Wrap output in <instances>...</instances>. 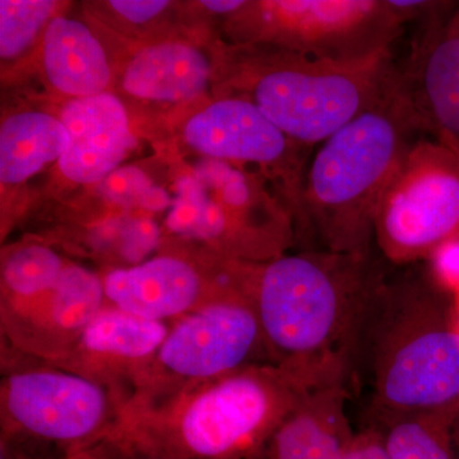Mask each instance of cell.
<instances>
[{
	"label": "cell",
	"mask_w": 459,
	"mask_h": 459,
	"mask_svg": "<svg viewBox=\"0 0 459 459\" xmlns=\"http://www.w3.org/2000/svg\"><path fill=\"white\" fill-rule=\"evenodd\" d=\"M418 128L398 74L385 98L323 142L304 183L305 228L323 249L369 255L380 202Z\"/></svg>",
	"instance_id": "obj_3"
},
{
	"label": "cell",
	"mask_w": 459,
	"mask_h": 459,
	"mask_svg": "<svg viewBox=\"0 0 459 459\" xmlns=\"http://www.w3.org/2000/svg\"><path fill=\"white\" fill-rule=\"evenodd\" d=\"M59 119L69 141L57 164L63 177L74 183L104 180L117 170L132 146L128 114L113 93L69 100Z\"/></svg>",
	"instance_id": "obj_14"
},
{
	"label": "cell",
	"mask_w": 459,
	"mask_h": 459,
	"mask_svg": "<svg viewBox=\"0 0 459 459\" xmlns=\"http://www.w3.org/2000/svg\"><path fill=\"white\" fill-rule=\"evenodd\" d=\"M453 435H455V446H457V451L459 453V418L457 419V421H455V429H453Z\"/></svg>",
	"instance_id": "obj_33"
},
{
	"label": "cell",
	"mask_w": 459,
	"mask_h": 459,
	"mask_svg": "<svg viewBox=\"0 0 459 459\" xmlns=\"http://www.w3.org/2000/svg\"><path fill=\"white\" fill-rule=\"evenodd\" d=\"M107 305L102 277L68 263L49 291L2 304L0 327L7 352L41 364L63 360Z\"/></svg>",
	"instance_id": "obj_12"
},
{
	"label": "cell",
	"mask_w": 459,
	"mask_h": 459,
	"mask_svg": "<svg viewBox=\"0 0 459 459\" xmlns=\"http://www.w3.org/2000/svg\"><path fill=\"white\" fill-rule=\"evenodd\" d=\"M91 449L99 459H178L123 430H117Z\"/></svg>",
	"instance_id": "obj_25"
},
{
	"label": "cell",
	"mask_w": 459,
	"mask_h": 459,
	"mask_svg": "<svg viewBox=\"0 0 459 459\" xmlns=\"http://www.w3.org/2000/svg\"><path fill=\"white\" fill-rule=\"evenodd\" d=\"M435 285L444 292H459V234L446 238L429 256Z\"/></svg>",
	"instance_id": "obj_26"
},
{
	"label": "cell",
	"mask_w": 459,
	"mask_h": 459,
	"mask_svg": "<svg viewBox=\"0 0 459 459\" xmlns=\"http://www.w3.org/2000/svg\"><path fill=\"white\" fill-rule=\"evenodd\" d=\"M184 140L207 159L237 166H258L280 178L290 204L305 226L303 166L296 143L277 128L253 102L225 98L193 115L184 128Z\"/></svg>",
	"instance_id": "obj_10"
},
{
	"label": "cell",
	"mask_w": 459,
	"mask_h": 459,
	"mask_svg": "<svg viewBox=\"0 0 459 459\" xmlns=\"http://www.w3.org/2000/svg\"><path fill=\"white\" fill-rule=\"evenodd\" d=\"M117 14L133 23H144L169 7L166 0H114L108 3Z\"/></svg>",
	"instance_id": "obj_28"
},
{
	"label": "cell",
	"mask_w": 459,
	"mask_h": 459,
	"mask_svg": "<svg viewBox=\"0 0 459 459\" xmlns=\"http://www.w3.org/2000/svg\"><path fill=\"white\" fill-rule=\"evenodd\" d=\"M392 45L359 56L282 49L241 66L238 98L301 146L323 143L385 98L397 80Z\"/></svg>",
	"instance_id": "obj_5"
},
{
	"label": "cell",
	"mask_w": 459,
	"mask_h": 459,
	"mask_svg": "<svg viewBox=\"0 0 459 459\" xmlns=\"http://www.w3.org/2000/svg\"><path fill=\"white\" fill-rule=\"evenodd\" d=\"M210 60L186 42H161L138 51L123 74L129 95L157 102L188 101L202 95L210 82Z\"/></svg>",
	"instance_id": "obj_18"
},
{
	"label": "cell",
	"mask_w": 459,
	"mask_h": 459,
	"mask_svg": "<svg viewBox=\"0 0 459 459\" xmlns=\"http://www.w3.org/2000/svg\"><path fill=\"white\" fill-rule=\"evenodd\" d=\"M347 367L343 358L250 365L128 413L120 430L178 459H259L287 416Z\"/></svg>",
	"instance_id": "obj_1"
},
{
	"label": "cell",
	"mask_w": 459,
	"mask_h": 459,
	"mask_svg": "<svg viewBox=\"0 0 459 459\" xmlns=\"http://www.w3.org/2000/svg\"><path fill=\"white\" fill-rule=\"evenodd\" d=\"M42 36V65L54 89L74 99L107 92L110 65L101 42L89 26L54 16Z\"/></svg>",
	"instance_id": "obj_17"
},
{
	"label": "cell",
	"mask_w": 459,
	"mask_h": 459,
	"mask_svg": "<svg viewBox=\"0 0 459 459\" xmlns=\"http://www.w3.org/2000/svg\"><path fill=\"white\" fill-rule=\"evenodd\" d=\"M68 132L59 117L42 111L8 117L0 128V180L17 186L42 168L59 161L68 147Z\"/></svg>",
	"instance_id": "obj_19"
},
{
	"label": "cell",
	"mask_w": 459,
	"mask_h": 459,
	"mask_svg": "<svg viewBox=\"0 0 459 459\" xmlns=\"http://www.w3.org/2000/svg\"><path fill=\"white\" fill-rule=\"evenodd\" d=\"M38 364L3 374L2 437L74 451L91 448L122 428L126 407L110 389L74 371Z\"/></svg>",
	"instance_id": "obj_7"
},
{
	"label": "cell",
	"mask_w": 459,
	"mask_h": 459,
	"mask_svg": "<svg viewBox=\"0 0 459 459\" xmlns=\"http://www.w3.org/2000/svg\"><path fill=\"white\" fill-rule=\"evenodd\" d=\"M0 455H2V459H16L11 449H9L7 446H4V444L2 443H0Z\"/></svg>",
	"instance_id": "obj_32"
},
{
	"label": "cell",
	"mask_w": 459,
	"mask_h": 459,
	"mask_svg": "<svg viewBox=\"0 0 459 459\" xmlns=\"http://www.w3.org/2000/svg\"><path fill=\"white\" fill-rule=\"evenodd\" d=\"M400 82L420 128L459 140V7L446 25L428 36Z\"/></svg>",
	"instance_id": "obj_15"
},
{
	"label": "cell",
	"mask_w": 459,
	"mask_h": 459,
	"mask_svg": "<svg viewBox=\"0 0 459 459\" xmlns=\"http://www.w3.org/2000/svg\"><path fill=\"white\" fill-rule=\"evenodd\" d=\"M452 313L455 327H457L459 331V292H457V294L452 295Z\"/></svg>",
	"instance_id": "obj_31"
},
{
	"label": "cell",
	"mask_w": 459,
	"mask_h": 459,
	"mask_svg": "<svg viewBox=\"0 0 459 459\" xmlns=\"http://www.w3.org/2000/svg\"><path fill=\"white\" fill-rule=\"evenodd\" d=\"M380 282L369 255L310 250L249 263L247 294L276 364L349 359Z\"/></svg>",
	"instance_id": "obj_2"
},
{
	"label": "cell",
	"mask_w": 459,
	"mask_h": 459,
	"mask_svg": "<svg viewBox=\"0 0 459 459\" xmlns=\"http://www.w3.org/2000/svg\"><path fill=\"white\" fill-rule=\"evenodd\" d=\"M246 3L243 0H204L201 4L213 13L232 16V14L238 13L246 5Z\"/></svg>",
	"instance_id": "obj_30"
},
{
	"label": "cell",
	"mask_w": 459,
	"mask_h": 459,
	"mask_svg": "<svg viewBox=\"0 0 459 459\" xmlns=\"http://www.w3.org/2000/svg\"><path fill=\"white\" fill-rule=\"evenodd\" d=\"M205 271L186 256L160 255L132 267L111 268L101 277L110 307L172 323L223 296L246 294L241 262L226 261L211 276Z\"/></svg>",
	"instance_id": "obj_11"
},
{
	"label": "cell",
	"mask_w": 459,
	"mask_h": 459,
	"mask_svg": "<svg viewBox=\"0 0 459 459\" xmlns=\"http://www.w3.org/2000/svg\"><path fill=\"white\" fill-rule=\"evenodd\" d=\"M346 377L314 389L272 435L259 459H343L353 433Z\"/></svg>",
	"instance_id": "obj_16"
},
{
	"label": "cell",
	"mask_w": 459,
	"mask_h": 459,
	"mask_svg": "<svg viewBox=\"0 0 459 459\" xmlns=\"http://www.w3.org/2000/svg\"><path fill=\"white\" fill-rule=\"evenodd\" d=\"M169 329L170 323L140 318L107 304L72 351L53 367L107 386L126 407L135 383L155 358Z\"/></svg>",
	"instance_id": "obj_13"
},
{
	"label": "cell",
	"mask_w": 459,
	"mask_h": 459,
	"mask_svg": "<svg viewBox=\"0 0 459 459\" xmlns=\"http://www.w3.org/2000/svg\"><path fill=\"white\" fill-rule=\"evenodd\" d=\"M343 459H392L386 452L382 433L376 427L353 435Z\"/></svg>",
	"instance_id": "obj_27"
},
{
	"label": "cell",
	"mask_w": 459,
	"mask_h": 459,
	"mask_svg": "<svg viewBox=\"0 0 459 459\" xmlns=\"http://www.w3.org/2000/svg\"><path fill=\"white\" fill-rule=\"evenodd\" d=\"M440 292L418 280L382 281L371 299L362 327L379 424L422 413L459 418V331Z\"/></svg>",
	"instance_id": "obj_4"
},
{
	"label": "cell",
	"mask_w": 459,
	"mask_h": 459,
	"mask_svg": "<svg viewBox=\"0 0 459 459\" xmlns=\"http://www.w3.org/2000/svg\"><path fill=\"white\" fill-rule=\"evenodd\" d=\"M101 190L111 204L123 208L159 212L171 205L169 193L155 186L137 166H124L108 174L102 180Z\"/></svg>",
	"instance_id": "obj_24"
},
{
	"label": "cell",
	"mask_w": 459,
	"mask_h": 459,
	"mask_svg": "<svg viewBox=\"0 0 459 459\" xmlns=\"http://www.w3.org/2000/svg\"><path fill=\"white\" fill-rule=\"evenodd\" d=\"M457 416L422 413L377 425L392 459H459L455 429Z\"/></svg>",
	"instance_id": "obj_20"
},
{
	"label": "cell",
	"mask_w": 459,
	"mask_h": 459,
	"mask_svg": "<svg viewBox=\"0 0 459 459\" xmlns=\"http://www.w3.org/2000/svg\"><path fill=\"white\" fill-rule=\"evenodd\" d=\"M281 49L346 56L392 45L409 21L400 0H273L232 14Z\"/></svg>",
	"instance_id": "obj_9"
},
{
	"label": "cell",
	"mask_w": 459,
	"mask_h": 459,
	"mask_svg": "<svg viewBox=\"0 0 459 459\" xmlns=\"http://www.w3.org/2000/svg\"><path fill=\"white\" fill-rule=\"evenodd\" d=\"M57 4L49 0L0 2V56L14 59L25 53L39 33L47 29Z\"/></svg>",
	"instance_id": "obj_23"
},
{
	"label": "cell",
	"mask_w": 459,
	"mask_h": 459,
	"mask_svg": "<svg viewBox=\"0 0 459 459\" xmlns=\"http://www.w3.org/2000/svg\"><path fill=\"white\" fill-rule=\"evenodd\" d=\"M459 234V140L439 133L411 143L380 202L374 240L397 264L429 258Z\"/></svg>",
	"instance_id": "obj_8"
},
{
	"label": "cell",
	"mask_w": 459,
	"mask_h": 459,
	"mask_svg": "<svg viewBox=\"0 0 459 459\" xmlns=\"http://www.w3.org/2000/svg\"><path fill=\"white\" fill-rule=\"evenodd\" d=\"M267 362L273 360L252 301L246 294L223 296L170 323L124 415L155 409L192 386Z\"/></svg>",
	"instance_id": "obj_6"
},
{
	"label": "cell",
	"mask_w": 459,
	"mask_h": 459,
	"mask_svg": "<svg viewBox=\"0 0 459 459\" xmlns=\"http://www.w3.org/2000/svg\"><path fill=\"white\" fill-rule=\"evenodd\" d=\"M68 263L40 243L12 247L2 262V304L30 300L49 291Z\"/></svg>",
	"instance_id": "obj_21"
},
{
	"label": "cell",
	"mask_w": 459,
	"mask_h": 459,
	"mask_svg": "<svg viewBox=\"0 0 459 459\" xmlns=\"http://www.w3.org/2000/svg\"><path fill=\"white\" fill-rule=\"evenodd\" d=\"M23 443L11 440L18 459H99L96 453L91 448L74 449V451H57L56 449L53 453L47 455L45 452L36 451V446L33 444L27 443L30 446H26V444Z\"/></svg>",
	"instance_id": "obj_29"
},
{
	"label": "cell",
	"mask_w": 459,
	"mask_h": 459,
	"mask_svg": "<svg viewBox=\"0 0 459 459\" xmlns=\"http://www.w3.org/2000/svg\"><path fill=\"white\" fill-rule=\"evenodd\" d=\"M162 231L144 216H117L90 229L91 253L117 263L115 268L132 267L150 259L161 246Z\"/></svg>",
	"instance_id": "obj_22"
}]
</instances>
